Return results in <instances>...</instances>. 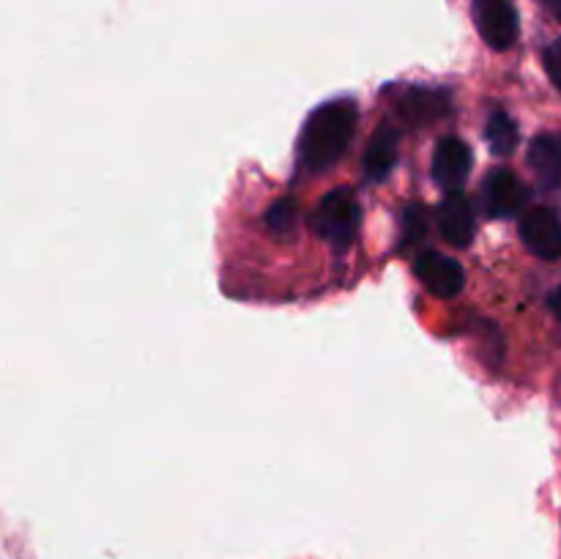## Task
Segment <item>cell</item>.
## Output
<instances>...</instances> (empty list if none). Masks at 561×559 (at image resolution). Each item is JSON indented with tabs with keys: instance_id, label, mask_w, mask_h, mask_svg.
Instances as JSON below:
<instances>
[{
	"instance_id": "obj_1",
	"label": "cell",
	"mask_w": 561,
	"mask_h": 559,
	"mask_svg": "<svg viewBox=\"0 0 561 559\" xmlns=\"http://www.w3.org/2000/svg\"><path fill=\"white\" fill-rule=\"evenodd\" d=\"M356 124H359V110L354 99H332L312 110L296 142L301 168L307 173H323L334 168L354 140Z\"/></svg>"
},
{
	"instance_id": "obj_2",
	"label": "cell",
	"mask_w": 561,
	"mask_h": 559,
	"mask_svg": "<svg viewBox=\"0 0 561 559\" xmlns=\"http://www.w3.org/2000/svg\"><path fill=\"white\" fill-rule=\"evenodd\" d=\"M359 201L351 190H332L312 214V228L316 233L334 247L337 252L348 250L354 244V236L359 230Z\"/></svg>"
},
{
	"instance_id": "obj_3",
	"label": "cell",
	"mask_w": 561,
	"mask_h": 559,
	"mask_svg": "<svg viewBox=\"0 0 561 559\" xmlns=\"http://www.w3.org/2000/svg\"><path fill=\"white\" fill-rule=\"evenodd\" d=\"M471 16L480 31L482 42L491 49H510L518 42V11L513 0H474Z\"/></svg>"
},
{
	"instance_id": "obj_4",
	"label": "cell",
	"mask_w": 561,
	"mask_h": 559,
	"mask_svg": "<svg viewBox=\"0 0 561 559\" xmlns=\"http://www.w3.org/2000/svg\"><path fill=\"white\" fill-rule=\"evenodd\" d=\"M414 274L420 283L438 299H453L463 290L466 272L455 258L442 255V252L425 250L414 258Z\"/></svg>"
},
{
	"instance_id": "obj_5",
	"label": "cell",
	"mask_w": 561,
	"mask_h": 559,
	"mask_svg": "<svg viewBox=\"0 0 561 559\" xmlns=\"http://www.w3.org/2000/svg\"><path fill=\"white\" fill-rule=\"evenodd\" d=\"M529 201V190L513 170H493L482 184V208L488 217L507 219L515 217Z\"/></svg>"
},
{
	"instance_id": "obj_6",
	"label": "cell",
	"mask_w": 561,
	"mask_h": 559,
	"mask_svg": "<svg viewBox=\"0 0 561 559\" xmlns=\"http://www.w3.org/2000/svg\"><path fill=\"white\" fill-rule=\"evenodd\" d=\"M520 239L537 258H561V223L548 206H535L520 219Z\"/></svg>"
},
{
	"instance_id": "obj_7",
	"label": "cell",
	"mask_w": 561,
	"mask_h": 559,
	"mask_svg": "<svg viewBox=\"0 0 561 559\" xmlns=\"http://www.w3.org/2000/svg\"><path fill=\"white\" fill-rule=\"evenodd\" d=\"M471 162H474L471 148L460 137H442L436 151H433V179H436L442 190L458 192L463 181L469 179Z\"/></svg>"
},
{
	"instance_id": "obj_8",
	"label": "cell",
	"mask_w": 561,
	"mask_h": 559,
	"mask_svg": "<svg viewBox=\"0 0 561 559\" xmlns=\"http://www.w3.org/2000/svg\"><path fill=\"white\" fill-rule=\"evenodd\" d=\"M438 230H442L444 239L455 247H469L474 239V206L469 203V197L463 192H447V197L438 206Z\"/></svg>"
},
{
	"instance_id": "obj_9",
	"label": "cell",
	"mask_w": 561,
	"mask_h": 559,
	"mask_svg": "<svg viewBox=\"0 0 561 559\" xmlns=\"http://www.w3.org/2000/svg\"><path fill=\"white\" fill-rule=\"evenodd\" d=\"M398 113L405 124L411 126H425L433 124V121L449 115L453 104H449V96L444 91H436V88H405L403 96L398 99Z\"/></svg>"
},
{
	"instance_id": "obj_10",
	"label": "cell",
	"mask_w": 561,
	"mask_h": 559,
	"mask_svg": "<svg viewBox=\"0 0 561 559\" xmlns=\"http://www.w3.org/2000/svg\"><path fill=\"white\" fill-rule=\"evenodd\" d=\"M400 157V132L398 126L381 124L373 132L370 142H367V151L362 164H365V175L370 181H383L394 170Z\"/></svg>"
},
{
	"instance_id": "obj_11",
	"label": "cell",
	"mask_w": 561,
	"mask_h": 559,
	"mask_svg": "<svg viewBox=\"0 0 561 559\" xmlns=\"http://www.w3.org/2000/svg\"><path fill=\"white\" fill-rule=\"evenodd\" d=\"M529 164L542 186L553 190L561 184V135L546 132L537 135L529 146Z\"/></svg>"
},
{
	"instance_id": "obj_12",
	"label": "cell",
	"mask_w": 561,
	"mask_h": 559,
	"mask_svg": "<svg viewBox=\"0 0 561 559\" xmlns=\"http://www.w3.org/2000/svg\"><path fill=\"white\" fill-rule=\"evenodd\" d=\"M485 140L496 157H510V153L515 151V146H518V124H515L507 113L496 110V113L488 118Z\"/></svg>"
},
{
	"instance_id": "obj_13",
	"label": "cell",
	"mask_w": 561,
	"mask_h": 559,
	"mask_svg": "<svg viewBox=\"0 0 561 559\" xmlns=\"http://www.w3.org/2000/svg\"><path fill=\"white\" fill-rule=\"evenodd\" d=\"M299 223V203L294 197H279L266 214V225L279 236H288Z\"/></svg>"
},
{
	"instance_id": "obj_14",
	"label": "cell",
	"mask_w": 561,
	"mask_h": 559,
	"mask_svg": "<svg viewBox=\"0 0 561 559\" xmlns=\"http://www.w3.org/2000/svg\"><path fill=\"white\" fill-rule=\"evenodd\" d=\"M427 230V214L425 208L420 206V203H414V206L405 208L403 214V244H416V241L425 236Z\"/></svg>"
},
{
	"instance_id": "obj_15",
	"label": "cell",
	"mask_w": 561,
	"mask_h": 559,
	"mask_svg": "<svg viewBox=\"0 0 561 559\" xmlns=\"http://www.w3.org/2000/svg\"><path fill=\"white\" fill-rule=\"evenodd\" d=\"M546 69L551 75V80L561 88V38L546 49Z\"/></svg>"
},
{
	"instance_id": "obj_16",
	"label": "cell",
	"mask_w": 561,
	"mask_h": 559,
	"mask_svg": "<svg viewBox=\"0 0 561 559\" xmlns=\"http://www.w3.org/2000/svg\"><path fill=\"white\" fill-rule=\"evenodd\" d=\"M548 307H551L553 316H557L561 321V288H557L551 296H548Z\"/></svg>"
},
{
	"instance_id": "obj_17",
	"label": "cell",
	"mask_w": 561,
	"mask_h": 559,
	"mask_svg": "<svg viewBox=\"0 0 561 559\" xmlns=\"http://www.w3.org/2000/svg\"><path fill=\"white\" fill-rule=\"evenodd\" d=\"M537 3H540V5H546V9L551 11V14L557 16V20L561 22V0H537Z\"/></svg>"
}]
</instances>
